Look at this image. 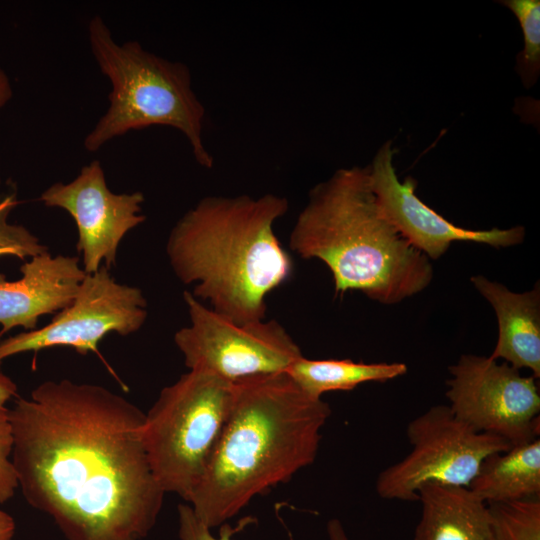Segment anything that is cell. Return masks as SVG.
I'll return each instance as SVG.
<instances>
[{"instance_id":"25","label":"cell","mask_w":540,"mask_h":540,"mask_svg":"<svg viewBox=\"0 0 540 540\" xmlns=\"http://www.w3.org/2000/svg\"><path fill=\"white\" fill-rule=\"evenodd\" d=\"M13 88L6 72L0 67V109L12 98Z\"/></svg>"},{"instance_id":"7","label":"cell","mask_w":540,"mask_h":540,"mask_svg":"<svg viewBox=\"0 0 540 540\" xmlns=\"http://www.w3.org/2000/svg\"><path fill=\"white\" fill-rule=\"evenodd\" d=\"M406 435L411 451L377 477L375 489L383 499L418 501L426 483L468 487L487 456L511 447L498 436L476 431L442 404L411 420Z\"/></svg>"},{"instance_id":"21","label":"cell","mask_w":540,"mask_h":540,"mask_svg":"<svg viewBox=\"0 0 540 540\" xmlns=\"http://www.w3.org/2000/svg\"><path fill=\"white\" fill-rule=\"evenodd\" d=\"M13 433L9 409L0 408V504L10 500L18 488V481L12 463Z\"/></svg>"},{"instance_id":"14","label":"cell","mask_w":540,"mask_h":540,"mask_svg":"<svg viewBox=\"0 0 540 540\" xmlns=\"http://www.w3.org/2000/svg\"><path fill=\"white\" fill-rule=\"evenodd\" d=\"M479 293L493 307L498 321V339L490 355L517 369H529L540 376V286L524 293L511 292L504 285L482 275L471 277Z\"/></svg>"},{"instance_id":"16","label":"cell","mask_w":540,"mask_h":540,"mask_svg":"<svg viewBox=\"0 0 540 540\" xmlns=\"http://www.w3.org/2000/svg\"><path fill=\"white\" fill-rule=\"evenodd\" d=\"M487 504L540 498V439L487 456L468 486Z\"/></svg>"},{"instance_id":"5","label":"cell","mask_w":540,"mask_h":540,"mask_svg":"<svg viewBox=\"0 0 540 540\" xmlns=\"http://www.w3.org/2000/svg\"><path fill=\"white\" fill-rule=\"evenodd\" d=\"M88 41L112 88L106 112L84 138L85 150L96 152L131 130L167 126L185 136L200 166L212 168L214 158L203 140L206 109L193 89L190 68L137 41H115L100 15L88 23Z\"/></svg>"},{"instance_id":"17","label":"cell","mask_w":540,"mask_h":540,"mask_svg":"<svg viewBox=\"0 0 540 540\" xmlns=\"http://www.w3.org/2000/svg\"><path fill=\"white\" fill-rule=\"evenodd\" d=\"M310 397L321 399L331 391H350L367 382H386L407 372L404 363H364L351 359L299 357L286 371Z\"/></svg>"},{"instance_id":"19","label":"cell","mask_w":540,"mask_h":540,"mask_svg":"<svg viewBox=\"0 0 540 540\" xmlns=\"http://www.w3.org/2000/svg\"><path fill=\"white\" fill-rule=\"evenodd\" d=\"M502 3L517 17L524 48L517 56L516 69L526 88L533 86L540 72V1L505 0Z\"/></svg>"},{"instance_id":"9","label":"cell","mask_w":540,"mask_h":540,"mask_svg":"<svg viewBox=\"0 0 540 540\" xmlns=\"http://www.w3.org/2000/svg\"><path fill=\"white\" fill-rule=\"evenodd\" d=\"M446 396L454 415L478 432L511 446L539 437L540 395L536 378L490 356L462 355L449 368Z\"/></svg>"},{"instance_id":"3","label":"cell","mask_w":540,"mask_h":540,"mask_svg":"<svg viewBox=\"0 0 540 540\" xmlns=\"http://www.w3.org/2000/svg\"><path fill=\"white\" fill-rule=\"evenodd\" d=\"M289 209L285 196H205L170 231L166 253L191 294L236 323L265 319L267 296L291 276L274 225Z\"/></svg>"},{"instance_id":"24","label":"cell","mask_w":540,"mask_h":540,"mask_svg":"<svg viewBox=\"0 0 540 540\" xmlns=\"http://www.w3.org/2000/svg\"><path fill=\"white\" fill-rule=\"evenodd\" d=\"M16 524L14 518L0 508V540H12Z\"/></svg>"},{"instance_id":"15","label":"cell","mask_w":540,"mask_h":540,"mask_svg":"<svg viewBox=\"0 0 540 540\" xmlns=\"http://www.w3.org/2000/svg\"><path fill=\"white\" fill-rule=\"evenodd\" d=\"M418 501L421 516L414 540H493L488 504L469 487L426 483Z\"/></svg>"},{"instance_id":"8","label":"cell","mask_w":540,"mask_h":540,"mask_svg":"<svg viewBox=\"0 0 540 540\" xmlns=\"http://www.w3.org/2000/svg\"><path fill=\"white\" fill-rule=\"evenodd\" d=\"M183 299L190 324L178 330L174 342L189 370L237 381L287 369L303 354L276 320L236 323L217 313L191 292Z\"/></svg>"},{"instance_id":"1","label":"cell","mask_w":540,"mask_h":540,"mask_svg":"<svg viewBox=\"0 0 540 540\" xmlns=\"http://www.w3.org/2000/svg\"><path fill=\"white\" fill-rule=\"evenodd\" d=\"M18 488L66 540H143L165 492L143 444L145 413L96 384L47 380L9 409Z\"/></svg>"},{"instance_id":"6","label":"cell","mask_w":540,"mask_h":540,"mask_svg":"<svg viewBox=\"0 0 540 540\" xmlns=\"http://www.w3.org/2000/svg\"><path fill=\"white\" fill-rule=\"evenodd\" d=\"M235 383L189 370L163 388L143 425L152 473L165 493L186 503L199 483L230 415Z\"/></svg>"},{"instance_id":"22","label":"cell","mask_w":540,"mask_h":540,"mask_svg":"<svg viewBox=\"0 0 540 540\" xmlns=\"http://www.w3.org/2000/svg\"><path fill=\"white\" fill-rule=\"evenodd\" d=\"M177 512L180 540H234L233 535L244 527V524L232 527L226 522L220 526L219 535L215 537L211 529L196 517L189 504H179Z\"/></svg>"},{"instance_id":"26","label":"cell","mask_w":540,"mask_h":540,"mask_svg":"<svg viewBox=\"0 0 540 540\" xmlns=\"http://www.w3.org/2000/svg\"><path fill=\"white\" fill-rule=\"evenodd\" d=\"M327 535L329 540H348L346 531L342 523L336 518L328 521Z\"/></svg>"},{"instance_id":"10","label":"cell","mask_w":540,"mask_h":540,"mask_svg":"<svg viewBox=\"0 0 540 540\" xmlns=\"http://www.w3.org/2000/svg\"><path fill=\"white\" fill-rule=\"evenodd\" d=\"M147 300L134 286L118 283L102 264L86 274L72 303L50 323L0 340V362L24 352L56 346L71 347L79 354L96 352L109 333L127 336L137 332L147 318Z\"/></svg>"},{"instance_id":"13","label":"cell","mask_w":540,"mask_h":540,"mask_svg":"<svg viewBox=\"0 0 540 540\" xmlns=\"http://www.w3.org/2000/svg\"><path fill=\"white\" fill-rule=\"evenodd\" d=\"M20 272L16 281L0 273V340L15 327L34 330L41 316L69 306L86 276L79 257L49 252L24 262Z\"/></svg>"},{"instance_id":"11","label":"cell","mask_w":540,"mask_h":540,"mask_svg":"<svg viewBox=\"0 0 540 540\" xmlns=\"http://www.w3.org/2000/svg\"><path fill=\"white\" fill-rule=\"evenodd\" d=\"M39 200L73 218L78 231L76 249L82 254L86 274L97 272L102 262L110 270L116 264L121 240L146 218L141 213L143 193H113L98 160L83 166L71 182L49 186Z\"/></svg>"},{"instance_id":"20","label":"cell","mask_w":540,"mask_h":540,"mask_svg":"<svg viewBox=\"0 0 540 540\" xmlns=\"http://www.w3.org/2000/svg\"><path fill=\"white\" fill-rule=\"evenodd\" d=\"M17 204L15 188L0 199V257L15 256L24 260L48 252L26 227L8 221Z\"/></svg>"},{"instance_id":"4","label":"cell","mask_w":540,"mask_h":540,"mask_svg":"<svg viewBox=\"0 0 540 540\" xmlns=\"http://www.w3.org/2000/svg\"><path fill=\"white\" fill-rule=\"evenodd\" d=\"M292 251L330 270L336 294L360 291L392 305L433 279L429 258L381 212L367 167L341 168L315 185L289 237Z\"/></svg>"},{"instance_id":"23","label":"cell","mask_w":540,"mask_h":540,"mask_svg":"<svg viewBox=\"0 0 540 540\" xmlns=\"http://www.w3.org/2000/svg\"><path fill=\"white\" fill-rule=\"evenodd\" d=\"M17 394V386L11 378L0 373V408Z\"/></svg>"},{"instance_id":"18","label":"cell","mask_w":540,"mask_h":540,"mask_svg":"<svg viewBox=\"0 0 540 540\" xmlns=\"http://www.w3.org/2000/svg\"><path fill=\"white\" fill-rule=\"evenodd\" d=\"M493 540H540V498L488 504Z\"/></svg>"},{"instance_id":"2","label":"cell","mask_w":540,"mask_h":540,"mask_svg":"<svg viewBox=\"0 0 540 540\" xmlns=\"http://www.w3.org/2000/svg\"><path fill=\"white\" fill-rule=\"evenodd\" d=\"M330 414L328 403L307 395L286 371L235 382L228 420L187 501L196 517L220 527L312 464Z\"/></svg>"},{"instance_id":"12","label":"cell","mask_w":540,"mask_h":540,"mask_svg":"<svg viewBox=\"0 0 540 540\" xmlns=\"http://www.w3.org/2000/svg\"><path fill=\"white\" fill-rule=\"evenodd\" d=\"M394 148L387 141L368 166L372 190L385 218L415 249L429 259H438L452 242L467 241L492 247H510L523 242L525 229L471 230L458 227L436 212L415 193L417 181L408 176L401 182L393 165Z\"/></svg>"}]
</instances>
